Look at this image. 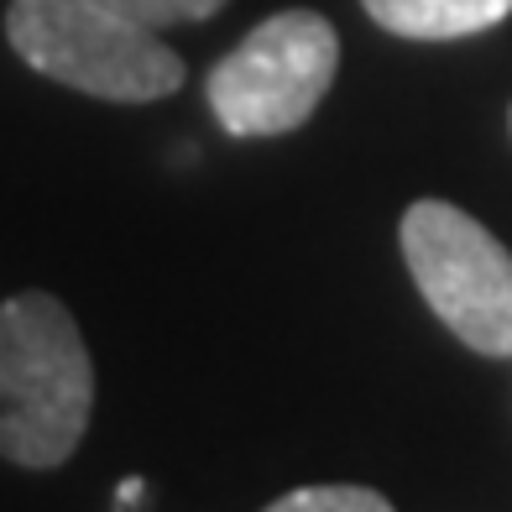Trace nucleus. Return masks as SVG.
<instances>
[{
    "label": "nucleus",
    "instance_id": "nucleus-3",
    "mask_svg": "<svg viewBox=\"0 0 512 512\" xmlns=\"http://www.w3.org/2000/svg\"><path fill=\"white\" fill-rule=\"evenodd\" d=\"M398 236L434 319L476 356H512V251L445 199L408 204Z\"/></svg>",
    "mask_w": 512,
    "mask_h": 512
},
{
    "label": "nucleus",
    "instance_id": "nucleus-6",
    "mask_svg": "<svg viewBox=\"0 0 512 512\" xmlns=\"http://www.w3.org/2000/svg\"><path fill=\"white\" fill-rule=\"evenodd\" d=\"M262 512H398L371 486H298V492L267 502Z\"/></svg>",
    "mask_w": 512,
    "mask_h": 512
},
{
    "label": "nucleus",
    "instance_id": "nucleus-2",
    "mask_svg": "<svg viewBox=\"0 0 512 512\" xmlns=\"http://www.w3.org/2000/svg\"><path fill=\"white\" fill-rule=\"evenodd\" d=\"M6 37L27 68L95 100L147 105L183 89V58L100 0H11Z\"/></svg>",
    "mask_w": 512,
    "mask_h": 512
},
{
    "label": "nucleus",
    "instance_id": "nucleus-5",
    "mask_svg": "<svg viewBox=\"0 0 512 512\" xmlns=\"http://www.w3.org/2000/svg\"><path fill=\"white\" fill-rule=\"evenodd\" d=\"M361 6L382 32L413 37V42L476 37L512 16V0H361Z\"/></svg>",
    "mask_w": 512,
    "mask_h": 512
},
{
    "label": "nucleus",
    "instance_id": "nucleus-4",
    "mask_svg": "<svg viewBox=\"0 0 512 512\" xmlns=\"http://www.w3.org/2000/svg\"><path fill=\"white\" fill-rule=\"evenodd\" d=\"M340 37L319 11H277L209 68V110L230 136H288L324 105Z\"/></svg>",
    "mask_w": 512,
    "mask_h": 512
},
{
    "label": "nucleus",
    "instance_id": "nucleus-8",
    "mask_svg": "<svg viewBox=\"0 0 512 512\" xmlns=\"http://www.w3.org/2000/svg\"><path fill=\"white\" fill-rule=\"evenodd\" d=\"M136 497H142V481H126V486H121V512H131Z\"/></svg>",
    "mask_w": 512,
    "mask_h": 512
},
{
    "label": "nucleus",
    "instance_id": "nucleus-1",
    "mask_svg": "<svg viewBox=\"0 0 512 512\" xmlns=\"http://www.w3.org/2000/svg\"><path fill=\"white\" fill-rule=\"evenodd\" d=\"M95 408L84 335L53 293L0 298V455L27 471L74 460Z\"/></svg>",
    "mask_w": 512,
    "mask_h": 512
},
{
    "label": "nucleus",
    "instance_id": "nucleus-7",
    "mask_svg": "<svg viewBox=\"0 0 512 512\" xmlns=\"http://www.w3.org/2000/svg\"><path fill=\"white\" fill-rule=\"evenodd\" d=\"M100 6L147 32H162V27H178V21H209L215 11H225V0H100Z\"/></svg>",
    "mask_w": 512,
    "mask_h": 512
}]
</instances>
